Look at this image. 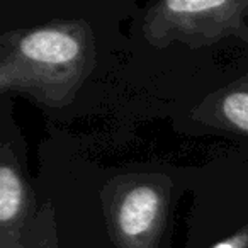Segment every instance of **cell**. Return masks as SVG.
<instances>
[{
  "label": "cell",
  "instance_id": "obj_1",
  "mask_svg": "<svg viewBox=\"0 0 248 248\" xmlns=\"http://www.w3.org/2000/svg\"><path fill=\"white\" fill-rule=\"evenodd\" d=\"M21 49L28 58L41 63H66L80 51L78 43L58 31H38L26 36Z\"/></svg>",
  "mask_w": 248,
  "mask_h": 248
},
{
  "label": "cell",
  "instance_id": "obj_5",
  "mask_svg": "<svg viewBox=\"0 0 248 248\" xmlns=\"http://www.w3.org/2000/svg\"><path fill=\"white\" fill-rule=\"evenodd\" d=\"M226 5L224 0H170L167 2V7L180 14H197V12H206L211 9H219Z\"/></svg>",
  "mask_w": 248,
  "mask_h": 248
},
{
  "label": "cell",
  "instance_id": "obj_4",
  "mask_svg": "<svg viewBox=\"0 0 248 248\" xmlns=\"http://www.w3.org/2000/svg\"><path fill=\"white\" fill-rule=\"evenodd\" d=\"M226 117L243 131H248V93H231L223 104Z\"/></svg>",
  "mask_w": 248,
  "mask_h": 248
},
{
  "label": "cell",
  "instance_id": "obj_6",
  "mask_svg": "<svg viewBox=\"0 0 248 248\" xmlns=\"http://www.w3.org/2000/svg\"><path fill=\"white\" fill-rule=\"evenodd\" d=\"M216 248H233V247H231L230 243H221V245H217Z\"/></svg>",
  "mask_w": 248,
  "mask_h": 248
},
{
  "label": "cell",
  "instance_id": "obj_2",
  "mask_svg": "<svg viewBox=\"0 0 248 248\" xmlns=\"http://www.w3.org/2000/svg\"><path fill=\"white\" fill-rule=\"evenodd\" d=\"M158 211V196L150 187H138L126 196L119 211L121 230L129 236L141 234L152 226Z\"/></svg>",
  "mask_w": 248,
  "mask_h": 248
},
{
  "label": "cell",
  "instance_id": "obj_3",
  "mask_svg": "<svg viewBox=\"0 0 248 248\" xmlns=\"http://www.w3.org/2000/svg\"><path fill=\"white\" fill-rule=\"evenodd\" d=\"M22 199V186L16 172L9 167L0 169V219L9 221L17 214Z\"/></svg>",
  "mask_w": 248,
  "mask_h": 248
}]
</instances>
